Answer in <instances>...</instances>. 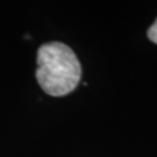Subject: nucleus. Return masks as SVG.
I'll list each match as a JSON object with an SVG mask.
<instances>
[{"instance_id":"obj_2","label":"nucleus","mask_w":157,"mask_h":157,"mask_svg":"<svg viewBox=\"0 0 157 157\" xmlns=\"http://www.w3.org/2000/svg\"><path fill=\"white\" fill-rule=\"evenodd\" d=\"M147 35H148V37H149V40H150L151 42H154L155 44H157V19L155 20V22L151 25V27L148 29Z\"/></svg>"},{"instance_id":"obj_1","label":"nucleus","mask_w":157,"mask_h":157,"mask_svg":"<svg viewBox=\"0 0 157 157\" xmlns=\"http://www.w3.org/2000/svg\"><path fill=\"white\" fill-rule=\"evenodd\" d=\"M36 79L47 94L62 97L72 92L82 78V65L70 47L49 42L37 51Z\"/></svg>"}]
</instances>
